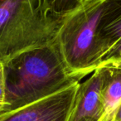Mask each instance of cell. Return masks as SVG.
Returning <instances> with one entry per match:
<instances>
[{
    "label": "cell",
    "instance_id": "cell-9",
    "mask_svg": "<svg viewBox=\"0 0 121 121\" xmlns=\"http://www.w3.org/2000/svg\"><path fill=\"white\" fill-rule=\"evenodd\" d=\"M5 106V81H4V66L0 62V113Z\"/></svg>",
    "mask_w": 121,
    "mask_h": 121
},
{
    "label": "cell",
    "instance_id": "cell-12",
    "mask_svg": "<svg viewBox=\"0 0 121 121\" xmlns=\"http://www.w3.org/2000/svg\"><path fill=\"white\" fill-rule=\"evenodd\" d=\"M85 121H97V120H94V119H87V120H85Z\"/></svg>",
    "mask_w": 121,
    "mask_h": 121
},
{
    "label": "cell",
    "instance_id": "cell-6",
    "mask_svg": "<svg viewBox=\"0 0 121 121\" xmlns=\"http://www.w3.org/2000/svg\"><path fill=\"white\" fill-rule=\"evenodd\" d=\"M100 38L104 54L100 66H121V0H113L103 19Z\"/></svg>",
    "mask_w": 121,
    "mask_h": 121
},
{
    "label": "cell",
    "instance_id": "cell-10",
    "mask_svg": "<svg viewBox=\"0 0 121 121\" xmlns=\"http://www.w3.org/2000/svg\"><path fill=\"white\" fill-rule=\"evenodd\" d=\"M113 121H121V103L119 105V107L117 108L115 113H114Z\"/></svg>",
    "mask_w": 121,
    "mask_h": 121
},
{
    "label": "cell",
    "instance_id": "cell-1",
    "mask_svg": "<svg viewBox=\"0 0 121 121\" xmlns=\"http://www.w3.org/2000/svg\"><path fill=\"white\" fill-rule=\"evenodd\" d=\"M5 106L2 113L36 102L79 83L56 42L26 50L2 63Z\"/></svg>",
    "mask_w": 121,
    "mask_h": 121
},
{
    "label": "cell",
    "instance_id": "cell-11",
    "mask_svg": "<svg viewBox=\"0 0 121 121\" xmlns=\"http://www.w3.org/2000/svg\"><path fill=\"white\" fill-rule=\"evenodd\" d=\"M4 1H6V0H0V4H2L4 2Z\"/></svg>",
    "mask_w": 121,
    "mask_h": 121
},
{
    "label": "cell",
    "instance_id": "cell-7",
    "mask_svg": "<svg viewBox=\"0 0 121 121\" xmlns=\"http://www.w3.org/2000/svg\"><path fill=\"white\" fill-rule=\"evenodd\" d=\"M105 67L107 72L101 92L103 112L100 121H113L121 103V66Z\"/></svg>",
    "mask_w": 121,
    "mask_h": 121
},
{
    "label": "cell",
    "instance_id": "cell-13",
    "mask_svg": "<svg viewBox=\"0 0 121 121\" xmlns=\"http://www.w3.org/2000/svg\"><path fill=\"white\" fill-rule=\"evenodd\" d=\"M78 1H79V3L81 4V2H83V1H85V0H78Z\"/></svg>",
    "mask_w": 121,
    "mask_h": 121
},
{
    "label": "cell",
    "instance_id": "cell-8",
    "mask_svg": "<svg viewBox=\"0 0 121 121\" xmlns=\"http://www.w3.org/2000/svg\"><path fill=\"white\" fill-rule=\"evenodd\" d=\"M52 6L57 13L66 15L80 4L78 0H52Z\"/></svg>",
    "mask_w": 121,
    "mask_h": 121
},
{
    "label": "cell",
    "instance_id": "cell-2",
    "mask_svg": "<svg viewBox=\"0 0 121 121\" xmlns=\"http://www.w3.org/2000/svg\"><path fill=\"white\" fill-rule=\"evenodd\" d=\"M66 15L52 0H6L0 4V62L55 42Z\"/></svg>",
    "mask_w": 121,
    "mask_h": 121
},
{
    "label": "cell",
    "instance_id": "cell-3",
    "mask_svg": "<svg viewBox=\"0 0 121 121\" xmlns=\"http://www.w3.org/2000/svg\"><path fill=\"white\" fill-rule=\"evenodd\" d=\"M113 0H85L66 14L56 38L70 71L81 81L99 67L103 19Z\"/></svg>",
    "mask_w": 121,
    "mask_h": 121
},
{
    "label": "cell",
    "instance_id": "cell-4",
    "mask_svg": "<svg viewBox=\"0 0 121 121\" xmlns=\"http://www.w3.org/2000/svg\"><path fill=\"white\" fill-rule=\"evenodd\" d=\"M79 83L36 102L0 113V121H68Z\"/></svg>",
    "mask_w": 121,
    "mask_h": 121
},
{
    "label": "cell",
    "instance_id": "cell-5",
    "mask_svg": "<svg viewBox=\"0 0 121 121\" xmlns=\"http://www.w3.org/2000/svg\"><path fill=\"white\" fill-rule=\"evenodd\" d=\"M107 68L98 67L91 77L80 82L68 121H100L102 117V92Z\"/></svg>",
    "mask_w": 121,
    "mask_h": 121
}]
</instances>
